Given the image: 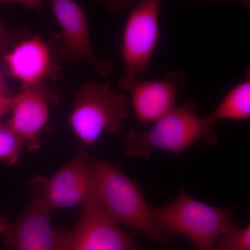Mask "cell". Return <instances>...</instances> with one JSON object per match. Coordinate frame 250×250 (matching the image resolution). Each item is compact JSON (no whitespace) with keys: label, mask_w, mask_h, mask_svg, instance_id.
<instances>
[{"label":"cell","mask_w":250,"mask_h":250,"mask_svg":"<svg viewBox=\"0 0 250 250\" xmlns=\"http://www.w3.org/2000/svg\"><path fill=\"white\" fill-rule=\"evenodd\" d=\"M50 6L61 28L59 40L64 55L70 60L88 64L100 76H109L113 62L100 59L94 51L83 7L72 0H53Z\"/></svg>","instance_id":"cell-8"},{"label":"cell","mask_w":250,"mask_h":250,"mask_svg":"<svg viewBox=\"0 0 250 250\" xmlns=\"http://www.w3.org/2000/svg\"><path fill=\"white\" fill-rule=\"evenodd\" d=\"M213 250H250V225L230 228L219 238Z\"/></svg>","instance_id":"cell-15"},{"label":"cell","mask_w":250,"mask_h":250,"mask_svg":"<svg viewBox=\"0 0 250 250\" xmlns=\"http://www.w3.org/2000/svg\"><path fill=\"white\" fill-rule=\"evenodd\" d=\"M220 120L243 121L250 117V77L247 71L246 79L229 91L216 108L209 115Z\"/></svg>","instance_id":"cell-13"},{"label":"cell","mask_w":250,"mask_h":250,"mask_svg":"<svg viewBox=\"0 0 250 250\" xmlns=\"http://www.w3.org/2000/svg\"><path fill=\"white\" fill-rule=\"evenodd\" d=\"M0 95H12L11 91H10L9 87H8L7 83H6L4 75H3L2 72H1V69H0Z\"/></svg>","instance_id":"cell-17"},{"label":"cell","mask_w":250,"mask_h":250,"mask_svg":"<svg viewBox=\"0 0 250 250\" xmlns=\"http://www.w3.org/2000/svg\"><path fill=\"white\" fill-rule=\"evenodd\" d=\"M8 224L9 223L6 222V220L0 215V234L4 233L5 230L7 228Z\"/></svg>","instance_id":"cell-19"},{"label":"cell","mask_w":250,"mask_h":250,"mask_svg":"<svg viewBox=\"0 0 250 250\" xmlns=\"http://www.w3.org/2000/svg\"><path fill=\"white\" fill-rule=\"evenodd\" d=\"M52 91L45 83L22 87L14 95L11 116L6 124L27 150L40 147L41 135L49 121Z\"/></svg>","instance_id":"cell-9"},{"label":"cell","mask_w":250,"mask_h":250,"mask_svg":"<svg viewBox=\"0 0 250 250\" xmlns=\"http://www.w3.org/2000/svg\"><path fill=\"white\" fill-rule=\"evenodd\" d=\"M161 226L175 235L187 236L197 250H213L219 238L234 226L233 210L212 207L189 195L184 188L169 205L151 207Z\"/></svg>","instance_id":"cell-4"},{"label":"cell","mask_w":250,"mask_h":250,"mask_svg":"<svg viewBox=\"0 0 250 250\" xmlns=\"http://www.w3.org/2000/svg\"><path fill=\"white\" fill-rule=\"evenodd\" d=\"M51 213L32 195L22 215L8 224L3 233L4 246L13 250H58L60 231L52 227Z\"/></svg>","instance_id":"cell-11"},{"label":"cell","mask_w":250,"mask_h":250,"mask_svg":"<svg viewBox=\"0 0 250 250\" xmlns=\"http://www.w3.org/2000/svg\"><path fill=\"white\" fill-rule=\"evenodd\" d=\"M14 102V95H0V123L6 114L10 113Z\"/></svg>","instance_id":"cell-16"},{"label":"cell","mask_w":250,"mask_h":250,"mask_svg":"<svg viewBox=\"0 0 250 250\" xmlns=\"http://www.w3.org/2000/svg\"><path fill=\"white\" fill-rule=\"evenodd\" d=\"M216 123L210 116H199L195 103L188 101L158 120L147 131L129 130L123 139V147L126 154L139 159H147L154 148L179 158L188 147L202 140L209 146L216 144Z\"/></svg>","instance_id":"cell-2"},{"label":"cell","mask_w":250,"mask_h":250,"mask_svg":"<svg viewBox=\"0 0 250 250\" xmlns=\"http://www.w3.org/2000/svg\"><path fill=\"white\" fill-rule=\"evenodd\" d=\"M188 85L187 75L178 70L167 72L161 80L137 81L126 91L138 121L147 124L155 123L175 108L177 96Z\"/></svg>","instance_id":"cell-10"},{"label":"cell","mask_w":250,"mask_h":250,"mask_svg":"<svg viewBox=\"0 0 250 250\" xmlns=\"http://www.w3.org/2000/svg\"><path fill=\"white\" fill-rule=\"evenodd\" d=\"M8 39V31L3 25L1 20H0V47L4 45Z\"/></svg>","instance_id":"cell-18"},{"label":"cell","mask_w":250,"mask_h":250,"mask_svg":"<svg viewBox=\"0 0 250 250\" xmlns=\"http://www.w3.org/2000/svg\"><path fill=\"white\" fill-rule=\"evenodd\" d=\"M128 103L109 83L85 82L75 93L69 126L82 144L91 147L103 134L121 129L128 118Z\"/></svg>","instance_id":"cell-3"},{"label":"cell","mask_w":250,"mask_h":250,"mask_svg":"<svg viewBox=\"0 0 250 250\" xmlns=\"http://www.w3.org/2000/svg\"><path fill=\"white\" fill-rule=\"evenodd\" d=\"M4 63L7 73L22 87L43 83L53 65L48 45L36 36L15 45L4 56Z\"/></svg>","instance_id":"cell-12"},{"label":"cell","mask_w":250,"mask_h":250,"mask_svg":"<svg viewBox=\"0 0 250 250\" xmlns=\"http://www.w3.org/2000/svg\"><path fill=\"white\" fill-rule=\"evenodd\" d=\"M58 250H139L132 236L104 209L94 188L76 226L71 231H60Z\"/></svg>","instance_id":"cell-7"},{"label":"cell","mask_w":250,"mask_h":250,"mask_svg":"<svg viewBox=\"0 0 250 250\" xmlns=\"http://www.w3.org/2000/svg\"><path fill=\"white\" fill-rule=\"evenodd\" d=\"M29 184L32 195L51 211L84 206L95 188L91 159L87 151L80 148L53 176H36Z\"/></svg>","instance_id":"cell-6"},{"label":"cell","mask_w":250,"mask_h":250,"mask_svg":"<svg viewBox=\"0 0 250 250\" xmlns=\"http://www.w3.org/2000/svg\"><path fill=\"white\" fill-rule=\"evenodd\" d=\"M94 184L99 200L110 218L143 233L161 246L168 244L175 235L153 218L150 207L137 182L106 161L91 160Z\"/></svg>","instance_id":"cell-1"},{"label":"cell","mask_w":250,"mask_h":250,"mask_svg":"<svg viewBox=\"0 0 250 250\" xmlns=\"http://www.w3.org/2000/svg\"><path fill=\"white\" fill-rule=\"evenodd\" d=\"M161 9L160 1L145 0L135 5L130 11L122 41L125 67L120 85L123 90H127L147 71L160 39Z\"/></svg>","instance_id":"cell-5"},{"label":"cell","mask_w":250,"mask_h":250,"mask_svg":"<svg viewBox=\"0 0 250 250\" xmlns=\"http://www.w3.org/2000/svg\"><path fill=\"white\" fill-rule=\"evenodd\" d=\"M23 147L22 141L6 123H0V163L8 166L17 164Z\"/></svg>","instance_id":"cell-14"}]
</instances>
